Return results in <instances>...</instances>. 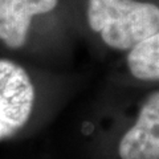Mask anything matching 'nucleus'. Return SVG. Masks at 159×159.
Instances as JSON below:
<instances>
[{
    "instance_id": "f257e3e1",
    "label": "nucleus",
    "mask_w": 159,
    "mask_h": 159,
    "mask_svg": "<svg viewBox=\"0 0 159 159\" xmlns=\"http://www.w3.org/2000/svg\"><path fill=\"white\" fill-rule=\"evenodd\" d=\"M88 23L113 49L130 51L159 31V7L137 0H88Z\"/></svg>"
},
{
    "instance_id": "f03ea898",
    "label": "nucleus",
    "mask_w": 159,
    "mask_h": 159,
    "mask_svg": "<svg viewBox=\"0 0 159 159\" xmlns=\"http://www.w3.org/2000/svg\"><path fill=\"white\" fill-rule=\"evenodd\" d=\"M34 86L25 68L0 57V142L17 135L33 111Z\"/></svg>"
},
{
    "instance_id": "7ed1b4c3",
    "label": "nucleus",
    "mask_w": 159,
    "mask_h": 159,
    "mask_svg": "<svg viewBox=\"0 0 159 159\" xmlns=\"http://www.w3.org/2000/svg\"><path fill=\"white\" fill-rule=\"evenodd\" d=\"M121 159H159V92L147 97L118 145Z\"/></svg>"
},
{
    "instance_id": "20e7f679",
    "label": "nucleus",
    "mask_w": 159,
    "mask_h": 159,
    "mask_svg": "<svg viewBox=\"0 0 159 159\" xmlns=\"http://www.w3.org/2000/svg\"><path fill=\"white\" fill-rule=\"evenodd\" d=\"M58 0H0V43L8 49L25 45L32 17L48 13Z\"/></svg>"
},
{
    "instance_id": "39448f33",
    "label": "nucleus",
    "mask_w": 159,
    "mask_h": 159,
    "mask_svg": "<svg viewBox=\"0 0 159 159\" xmlns=\"http://www.w3.org/2000/svg\"><path fill=\"white\" fill-rule=\"evenodd\" d=\"M127 68L138 80L159 81V31L129 51Z\"/></svg>"
}]
</instances>
